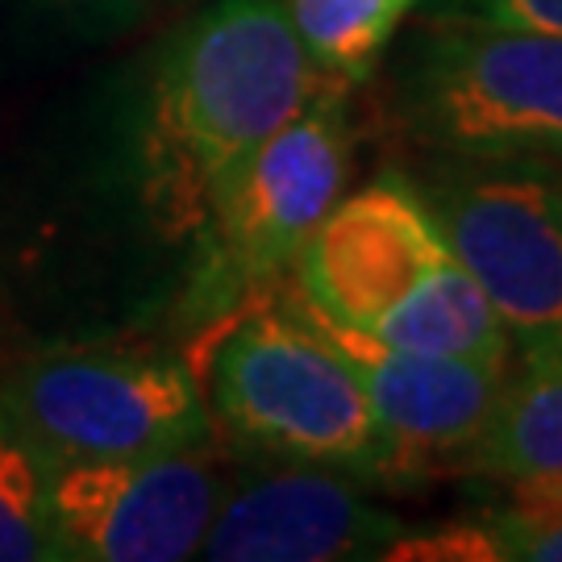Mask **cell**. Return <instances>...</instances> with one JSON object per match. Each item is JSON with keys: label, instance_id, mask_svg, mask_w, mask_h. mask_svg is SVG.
<instances>
[{"label": "cell", "instance_id": "6da1fadb", "mask_svg": "<svg viewBox=\"0 0 562 562\" xmlns=\"http://www.w3.org/2000/svg\"><path fill=\"white\" fill-rule=\"evenodd\" d=\"M283 0H213L167 42L138 125L150 229L192 241L225 176L322 88Z\"/></svg>", "mask_w": 562, "mask_h": 562}, {"label": "cell", "instance_id": "7a4b0ae2", "mask_svg": "<svg viewBox=\"0 0 562 562\" xmlns=\"http://www.w3.org/2000/svg\"><path fill=\"white\" fill-rule=\"evenodd\" d=\"M292 288L367 338L513 367V338L450 255L413 180L383 176L341 196L292 262Z\"/></svg>", "mask_w": 562, "mask_h": 562}, {"label": "cell", "instance_id": "3957f363", "mask_svg": "<svg viewBox=\"0 0 562 562\" xmlns=\"http://www.w3.org/2000/svg\"><path fill=\"white\" fill-rule=\"evenodd\" d=\"M346 88L325 76L313 101L225 176L192 234L180 304L188 325L213 329L271 296L308 234L341 201L355 155Z\"/></svg>", "mask_w": 562, "mask_h": 562}, {"label": "cell", "instance_id": "277c9868", "mask_svg": "<svg viewBox=\"0 0 562 562\" xmlns=\"http://www.w3.org/2000/svg\"><path fill=\"white\" fill-rule=\"evenodd\" d=\"M204 404L213 429L222 425L255 454L392 480V454L355 371L280 301V292L213 325Z\"/></svg>", "mask_w": 562, "mask_h": 562}, {"label": "cell", "instance_id": "5b68a950", "mask_svg": "<svg viewBox=\"0 0 562 562\" xmlns=\"http://www.w3.org/2000/svg\"><path fill=\"white\" fill-rule=\"evenodd\" d=\"M392 113L429 155H562V38L425 18L392 67Z\"/></svg>", "mask_w": 562, "mask_h": 562}, {"label": "cell", "instance_id": "8992f818", "mask_svg": "<svg viewBox=\"0 0 562 562\" xmlns=\"http://www.w3.org/2000/svg\"><path fill=\"white\" fill-rule=\"evenodd\" d=\"M413 188L525 359L562 350V180L554 159L434 155Z\"/></svg>", "mask_w": 562, "mask_h": 562}, {"label": "cell", "instance_id": "52a82bcc", "mask_svg": "<svg viewBox=\"0 0 562 562\" xmlns=\"http://www.w3.org/2000/svg\"><path fill=\"white\" fill-rule=\"evenodd\" d=\"M0 422L13 425L46 467L138 459L213 438L192 367L155 350H63L25 362L4 387Z\"/></svg>", "mask_w": 562, "mask_h": 562}, {"label": "cell", "instance_id": "ba28073f", "mask_svg": "<svg viewBox=\"0 0 562 562\" xmlns=\"http://www.w3.org/2000/svg\"><path fill=\"white\" fill-rule=\"evenodd\" d=\"M225 475L204 446L138 459L55 462L46 525L55 559L180 562L201 554Z\"/></svg>", "mask_w": 562, "mask_h": 562}, {"label": "cell", "instance_id": "9c48e42d", "mask_svg": "<svg viewBox=\"0 0 562 562\" xmlns=\"http://www.w3.org/2000/svg\"><path fill=\"white\" fill-rule=\"evenodd\" d=\"M280 301L355 371L392 454V480H429L442 471H462L471 446L480 442L496 413L513 367L422 355L375 341L359 329L329 322L296 288L280 292Z\"/></svg>", "mask_w": 562, "mask_h": 562}, {"label": "cell", "instance_id": "30bf717a", "mask_svg": "<svg viewBox=\"0 0 562 562\" xmlns=\"http://www.w3.org/2000/svg\"><path fill=\"white\" fill-rule=\"evenodd\" d=\"M404 525L367 504L338 471L283 462L225 487L201 554L213 562H341L380 559Z\"/></svg>", "mask_w": 562, "mask_h": 562}, {"label": "cell", "instance_id": "8fae6325", "mask_svg": "<svg viewBox=\"0 0 562 562\" xmlns=\"http://www.w3.org/2000/svg\"><path fill=\"white\" fill-rule=\"evenodd\" d=\"M462 471L492 480L562 475V350L529 355L501 387V401Z\"/></svg>", "mask_w": 562, "mask_h": 562}, {"label": "cell", "instance_id": "7c38bea8", "mask_svg": "<svg viewBox=\"0 0 562 562\" xmlns=\"http://www.w3.org/2000/svg\"><path fill=\"white\" fill-rule=\"evenodd\" d=\"M308 59L341 83L371 80V71L422 0H283Z\"/></svg>", "mask_w": 562, "mask_h": 562}, {"label": "cell", "instance_id": "4fadbf2b", "mask_svg": "<svg viewBox=\"0 0 562 562\" xmlns=\"http://www.w3.org/2000/svg\"><path fill=\"white\" fill-rule=\"evenodd\" d=\"M50 467L13 425L0 422V562L55 559L46 525Z\"/></svg>", "mask_w": 562, "mask_h": 562}, {"label": "cell", "instance_id": "5bb4252c", "mask_svg": "<svg viewBox=\"0 0 562 562\" xmlns=\"http://www.w3.org/2000/svg\"><path fill=\"white\" fill-rule=\"evenodd\" d=\"M504 483L508 501L487 517V525L496 529L508 559L562 562V475H525Z\"/></svg>", "mask_w": 562, "mask_h": 562}, {"label": "cell", "instance_id": "9a60e30c", "mask_svg": "<svg viewBox=\"0 0 562 562\" xmlns=\"http://www.w3.org/2000/svg\"><path fill=\"white\" fill-rule=\"evenodd\" d=\"M508 550L487 521H446L434 529H401L380 562H504Z\"/></svg>", "mask_w": 562, "mask_h": 562}, {"label": "cell", "instance_id": "2e32d148", "mask_svg": "<svg viewBox=\"0 0 562 562\" xmlns=\"http://www.w3.org/2000/svg\"><path fill=\"white\" fill-rule=\"evenodd\" d=\"M425 18L483 21V25H501V30L562 38V0H429Z\"/></svg>", "mask_w": 562, "mask_h": 562}, {"label": "cell", "instance_id": "e0dca14e", "mask_svg": "<svg viewBox=\"0 0 562 562\" xmlns=\"http://www.w3.org/2000/svg\"><path fill=\"white\" fill-rule=\"evenodd\" d=\"M67 4H109V9H121V4H146V0H67Z\"/></svg>", "mask_w": 562, "mask_h": 562}, {"label": "cell", "instance_id": "ac0fdd59", "mask_svg": "<svg viewBox=\"0 0 562 562\" xmlns=\"http://www.w3.org/2000/svg\"><path fill=\"white\" fill-rule=\"evenodd\" d=\"M554 167H559V180H562V155H559V159H554Z\"/></svg>", "mask_w": 562, "mask_h": 562}]
</instances>
